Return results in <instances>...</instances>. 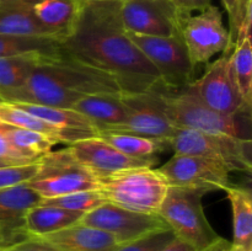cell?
Returning a JSON list of instances; mask_svg holds the SVG:
<instances>
[{"mask_svg": "<svg viewBox=\"0 0 252 251\" xmlns=\"http://www.w3.org/2000/svg\"><path fill=\"white\" fill-rule=\"evenodd\" d=\"M175 238L176 236L170 228L160 229L127 244H122L115 251H161Z\"/></svg>", "mask_w": 252, "mask_h": 251, "instance_id": "4dcf8cb0", "label": "cell"}, {"mask_svg": "<svg viewBox=\"0 0 252 251\" xmlns=\"http://www.w3.org/2000/svg\"><path fill=\"white\" fill-rule=\"evenodd\" d=\"M169 1L181 12L201 11L212 4L211 0H169Z\"/></svg>", "mask_w": 252, "mask_h": 251, "instance_id": "d590c367", "label": "cell"}, {"mask_svg": "<svg viewBox=\"0 0 252 251\" xmlns=\"http://www.w3.org/2000/svg\"><path fill=\"white\" fill-rule=\"evenodd\" d=\"M0 123L11 126V127L22 128V129L39 132L47 137L52 138V139L57 140L58 144L59 143H65L68 145L74 142L73 138L64 130L53 127V126L39 120V118L34 117L27 111L22 110L16 103L6 102V101L1 100H0Z\"/></svg>", "mask_w": 252, "mask_h": 251, "instance_id": "484cf974", "label": "cell"}, {"mask_svg": "<svg viewBox=\"0 0 252 251\" xmlns=\"http://www.w3.org/2000/svg\"><path fill=\"white\" fill-rule=\"evenodd\" d=\"M202 188L169 186L159 216L180 240L197 251H207L221 240L204 213Z\"/></svg>", "mask_w": 252, "mask_h": 251, "instance_id": "7a4b0ae2", "label": "cell"}, {"mask_svg": "<svg viewBox=\"0 0 252 251\" xmlns=\"http://www.w3.org/2000/svg\"><path fill=\"white\" fill-rule=\"evenodd\" d=\"M179 30L189 58L196 66L209 63L217 54L229 53L233 48L221 11L212 4L201 11H179Z\"/></svg>", "mask_w": 252, "mask_h": 251, "instance_id": "8992f818", "label": "cell"}, {"mask_svg": "<svg viewBox=\"0 0 252 251\" xmlns=\"http://www.w3.org/2000/svg\"><path fill=\"white\" fill-rule=\"evenodd\" d=\"M169 144L175 154L218 160L225 164L230 171H251V139L176 128Z\"/></svg>", "mask_w": 252, "mask_h": 251, "instance_id": "5b68a950", "label": "cell"}, {"mask_svg": "<svg viewBox=\"0 0 252 251\" xmlns=\"http://www.w3.org/2000/svg\"><path fill=\"white\" fill-rule=\"evenodd\" d=\"M44 56L49 54L27 53L0 58V100L4 101L19 89Z\"/></svg>", "mask_w": 252, "mask_h": 251, "instance_id": "cb8c5ba5", "label": "cell"}, {"mask_svg": "<svg viewBox=\"0 0 252 251\" xmlns=\"http://www.w3.org/2000/svg\"><path fill=\"white\" fill-rule=\"evenodd\" d=\"M33 239L58 251H115L121 245L106 231L83 223Z\"/></svg>", "mask_w": 252, "mask_h": 251, "instance_id": "e0dca14e", "label": "cell"}, {"mask_svg": "<svg viewBox=\"0 0 252 251\" xmlns=\"http://www.w3.org/2000/svg\"><path fill=\"white\" fill-rule=\"evenodd\" d=\"M41 203L85 214L107 203V199L101 193L100 189H86V191L73 192L63 196L43 198Z\"/></svg>", "mask_w": 252, "mask_h": 251, "instance_id": "f546056e", "label": "cell"}, {"mask_svg": "<svg viewBox=\"0 0 252 251\" xmlns=\"http://www.w3.org/2000/svg\"><path fill=\"white\" fill-rule=\"evenodd\" d=\"M248 1L249 0H240V6H241V10H243V12H244V10H245V5Z\"/></svg>", "mask_w": 252, "mask_h": 251, "instance_id": "60d3db41", "label": "cell"}, {"mask_svg": "<svg viewBox=\"0 0 252 251\" xmlns=\"http://www.w3.org/2000/svg\"><path fill=\"white\" fill-rule=\"evenodd\" d=\"M161 251H197V250H194L191 245H189V244L185 243V241L175 238L174 240H172L169 245L165 246Z\"/></svg>", "mask_w": 252, "mask_h": 251, "instance_id": "8d00e7d4", "label": "cell"}, {"mask_svg": "<svg viewBox=\"0 0 252 251\" xmlns=\"http://www.w3.org/2000/svg\"><path fill=\"white\" fill-rule=\"evenodd\" d=\"M226 192L233 211L234 238L231 245L252 251V199L249 189L229 185Z\"/></svg>", "mask_w": 252, "mask_h": 251, "instance_id": "603a6c76", "label": "cell"}, {"mask_svg": "<svg viewBox=\"0 0 252 251\" xmlns=\"http://www.w3.org/2000/svg\"><path fill=\"white\" fill-rule=\"evenodd\" d=\"M187 88L212 110L226 116L250 115L234 76L230 52L209 64L201 78L192 81Z\"/></svg>", "mask_w": 252, "mask_h": 251, "instance_id": "30bf717a", "label": "cell"}, {"mask_svg": "<svg viewBox=\"0 0 252 251\" xmlns=\"http://www.w3.org/2000/svg\"><path fill=\"white\" fill-rule=\"evenodd\" d=\"M161 98L165 112L176 128L250 139L244 135L239 116H226L212 110L187 86L179 91H167L161 86Z\"/></svg>", "mask_w": 252, "mask_h": 251, "instance_id": "ba28073f", "label": "cell"}, {"mask_svg": "<svg viewBox=\"0 0 252 251\" xmlns=\"http://www.w3.org/2000/svg\"><path fill=\"white\" fill-rule=\"evenodd\" d=\"M79 223L106 231L121 245L153 231L169 228L159 214L133 212L110 202L84 214Z\"/></svg>", "mask_w": 252, "mask_h": 251, "instance_id": "7c38bea8", "label": "cell"}, {"mask_svg": "<svg viewBox=\"0 0 252 251\" xmlns=\"http://www.w3.org/2000/svg\"><path fill=\"white\" fill-rule=\"evenodd\" d=\"M169 186L202 188L207 192L224 189L230 185V169L218 160L197 155L174 154L158 167Z\"/></svg>", "mask_w": 252, "mask_h": 251, "instance_id": "8fae6325", "label": "cell"}, {"mask_svg": "<svg viewBox=\"0 0 252 251\" xmlns=\"http://www.w3.org/2000/svg\"><path fill=\"white\" fill-rule=\"evenodd\" d=\"M80 0H33L32 10L51 37L61 42L73 30L80 11Z\"/></svg>", "mask_w": 252, "mask_h": 251, "instance_id": "ffe728a7", "label": "cell"}, {"mask_svg": "<svg viewBox=\"0 0 252 251\" xmlns=\"http://www.w3.org/2000/svg\"><path fill=\"white\" fill-rule=\"evenodd\" d=\"M98 137L112 145L118 152L138 159L155 157L157 154L170 147L169 140L157 139V138L143 137L127 132L116 130H102L98 132Z\"/></svg>", "mask_w": 252, "mask_h": 251, "instance_id": "d4e9b609", "label": "cell"}, {"mask_svg": "<svg viewBox=\"0 0 252 251\" xmlns=\"http://www.w3.org/2000/svg\"><path fill=\"white\" fill-rule=\"evenodd\" d=\"M11 243V240H10L9 238L6 236V234L2 233L1 230H0V248H4V246L6 245H10Z\"/></svg>", "mask_w": 252, "mask_h": 251, "instance_id": "74e56055", "label": "cell"}, {"mask_svg": "<svg viewBox=\"0 0 252 251\" xmlns=\"http://www.w3.org/2000/svg\"><path fill=\"white\" fill-rule=\"evenodd\" d=\"M0 125H1L2 132H4L7 142L15 149L20 150V152L25 153V154L34 157V159H39L44 154L51 152L54 145L58 144L57 140L52 139V138L47 137L39 132L11 127V126L2 125V123H0Z\"/></svg>", "mask_w": 252, "mask_h": 251, "instance_id": "83f0119b", "label": "cell"}, {"mask_svg": "<svg viewBox=\"0 0 252 251\" xmlns=\"http://www.w3.org/2000/svg\"><path fill=\"white\" fill-rule=\"evenodd\" d=\"M133 43L155 66L167 91H179L194 80L196 65L180 36H144L127 32Z\"/></svg>", "mask_w": 252, "mask_h": 251, "instance_id": "9c48e42d", "label": "cell"}, {"mask_svg": "<svg viewBox=\"0 0 252 251\" xmlns=\"http://www.w3.org/2000/svg\"><path fill=\"white\" fill-rule=\"evenodd\" d=\"M71 108L91 121L98 132L115 130L127 121L129 110L122 94H96L76 101Z\"/></svg>", "mask_w": 252, "mask_h": 251, "instance_id": "ac0fdd59", "label": "cell"}, {"mask_svg": "<svg viewBox=\"0 0 252 251\" xmlns=\"http://www.w3.org/2000/svg\"><path fill=\"white\" fill-rule=\"evenodd\" d=\"M42 199L26 182L0 189V230L12 244L27 238L24 231L25 216Z\"/></svg>", "mask_w": 252, "mask_h": 251, "instance_id": "2e32d148", "label": "cell"}, {"mask_svg": "<svg viewBox=\"0 0 252 251\" xmlns=\"http://www.w3.org/2000/svg\"><path fill=\"white\" fill-rule=\"evenodd\" d=\"M66 149L74 159L90 170L96 177L107 176L133 167L153 166L158 162L157 157L138 159L123 154L98 135L70 143Z\"/></svg>", "mask_w": 252, "mask_h": 251, "instance_id": "9a60e30c", "label": "cell"}, {"mask_svg": "<svg viewBox=\"0 0 252 251\" xmlns=\"http://www.w3.org/2000/svg\"><path fill=\"white\" fill-rule=\"evenodd\" d=\"M59 52L61 47L59 42L56 39L0 34V58L27 53L56 54Z\"/></svg>", "mask_w": 252, "mask_h": 251, "instance_id": "f1b7e54d", "label": "cell"}, {"mask_svg": "<svg viewBox=\"0 0 252 251\" xmlns=\"http://www.w3.org/2000/svg\"><path fill=\"white\" fill-rule=\"evenodd\" d=\"M161 86L139 94H122L129 110L127 121L116 132H127L143 137L169 140L175 127L165 112L161 98Z\"/></svg>", "mask_w": 252, "mask_h": 251, "instance_id": "4fadbf2b", "label": "cell"}, {"mask_svg": "<svg viewBox=\"0 0 252 251\" xmlns=\"http://www.w3.org/2000/svg\"><path fill=\"white\" fill-rule=\"evenodd\" d=\"M98 189L107 202L133 212L159 214L169 184L153 166L122 170L97 177Z\"/></svg>", "mask_w": 252, "mask_h": 251, "instance_id": "3957f363", "label": "cell"}, {"mask_svg": "<svg viewBox=\"0 0 252 251\" xmlns=\"http://www.w3.org/2000/svg\"><path fill=\"white\" fill-rule=\"evenodd\" d=\"M80 1L81 2H94V1H113V0H80Z\"/></svg>", "mask_w": 252, "mask_h": 251, "instance_id": "f35d334b", "label": "cell"}, {"mask_svg": "<svg viewBox=\"0 0 252 251\" xmlns=\"http://www.w3.org/2000/svg\"><path fill=\"white\" fill-rule=\"evenodd\" d=\"M221 2L224 4V7H225L226 12L229 15V20H230L231 30L229 31V33H230L231 41H233V38L235 41L239 26H240L241 20H243L244 16V12L240 6V0H221Z\"/></svg>", "mask_w": 252, "mask_h": 251, "instance_id": "836d02e7", "label": "cell"}, {"mask_svg": "<svg viewBox=\"0 0 252 251\" xmlns=\"http://www.w3.org/2000/svg\"><path fill=\"white\" fill-rule=\"evenodd\" d=\"M121 1L81 2L75 25L59 47L65 56L111 74L123 94L145 93L161 85V78L125 30Z\"/></svg>", "mask_w": 252, "mask_h": 251, "instance_id": "6da1fadb", "label": "cell"}, {"mask_svg": "<svg viewBox=\"0 0 252 251\" xmlns=\"http://www.w3.org/2000/svg\"><path fill=\"white\" fill-rule=\"evenodd\" d=\"M0 251H58L44 245L41 241L33 238H25L14 244L0 248Z\"/></svg>", "mask_w": 252, "mask_h": 251, "instance_id": "e575fe53", "label": "cell"}, {"mask_svg": "<svg viewBox=\"0 0 252 251\" xmlns=\"http://www.w3.org/2000/svg\"><path fill=\"white\" fill-rule=\"evenodd\" d=\"M32 1L0 0V34L53 39L34 16Z\"/></svg>", "mask_w": 252, "mask_h": 251, "instance_id": "d6986e66", "label": "cell"}, {"mask_svg": "<svg viewBox=\"0 0 252 251\" xmlns=\"http://www.w3.org/2000/svg\"><path fill=\"white\" fill-rule=\"evenodd\" d=\"M16 105L43 122L68 133L73 138L74 142L98 135V130L91 123V121L73 108L52 107V106L20 102Z\"/></svg>", "mask_w": 252, "mask_h": 251, "instance_id": "44dd1931", "label": "cell"}, {"mask_svg": "<svg viewBox=\"0 0 252 251\" xmlns=\"http://www.w3.org/2000/svg\"><path fill=\"white\" fill-rule=\"evenodd\" d=\"M0 166H1V165H0Z\"/></svg>", "mask_w": 252, "mask_h": 251, "instance_id": "b9f144b4", "label": "cell"}, {"mask_svg": "<svg viewBox=\"0 0 252 251\" xmlns=\"http://www.w3.org/2000/svg\"><path fill=\"white\" fill-rule=\"evenodd\" d=\"M26 184L42 198L98 189L97 177L74 159L66 148L51 150L39 157L38 170Z\"/></svg>", "mask_w": 252, "mask_h": 251, "instance_id": "52a82bcc", "label": "cell"}, {"mask_svg": "<svg viewBox=\"0 0 252 251\" xmlns=\"http://www.w3.org/2000/svg\"><path fill=\"white\" fill-rule=\"evenodd\" d=\"M230 251H246V250H245V249H243V248H238V246L231 245L230 246Z\"/></svg>", "mask_w": 252, "mask_h": 251, "instance_id": "ab89813d", "label": "cell"}, {"mask_svg": "<svg viewBox=\"0 0 252 251\" xmlns=\"http://www.w3.org/2000/svg\"><path fill=\"white\" fill-rule=\"evenodd\" d=\"M39 159L29 157L25 153L15 149L7 139L5 138L4 132H2L1 125H0V165L1 166H7V165H24L31 164V162L37 161Z\"/></svg>", "mask_w": 252, "mask_h": 251, "instance_id": "d6a6232c", "label": "cell"}, {"mask_svg": "<svg viewBox=\"0 0 252 251\" xmlns=\"http://www.w3.org/2000/svg\"><path fill=\"white\" fill-rule=\"evenodd\" d=\"M38 170V160L31 164L0 166V189L24 184L31 180Z\"/></svg>", "mask_w": 252, "mask_h": 251, "instance_id": "1f68e13d", "label": "cell"}, {"mask_svg": "<svg viewBox=\"0 0 252 251\" xmlns=\"http://www.w3.org/2000/svg\"><path fill=\"white\" fill-rule=\"evenodd\" d=\"M121 19L130 33L180 36L179 10L169 0H122Z\"/></svg>", "mask_w": 252, "mask_h": 251, "instance_id": "5bb4252c", "label": "cell"}, {"mask_svg": "<svg viewBox=\"0 0 252 251\" xmlns=\"http://www.w3.org/2000/svg\"><path fill=\"white\" fill-rule=\"evenodd\" d=\"M84 213L39 203L25 216L24 231L29 238H38L79 223Z\"/></svg>", "mask_w": 252, "mask_h": 251, "instance_id": "7402d4cb", "label": "cell"}, {"mask_svg": "<svg viewBox=\"0 0 252 251\" xmlns=\"http://www.w3.org/2000/svg\"><path fill=\"white\" fill-rule=\"evenodd\" d=\"M36 68L56 86L69 108L84 96L123 94L111 74L70 58L62 52L44 56Z\"/></svg>", "mask_w": 252, "mask_h": 251, "instance_id": "277c9868", "label": "cell"}, {"mask_svg": "<svg viewBox=\"0 0 252 251\" xmlns=\"http://www.w3.org/2000/svg\"><path fill=\"white\" fill-rule=\"evenodd\" d=\"M230 51L234 76L241 96L249 107L252 105V44L251 33L238 34Z\"/></svg>", "mask_w": 252, "mask_h": 251, "instance_id": "4316f807", "label": "cell"}]
</instances>
